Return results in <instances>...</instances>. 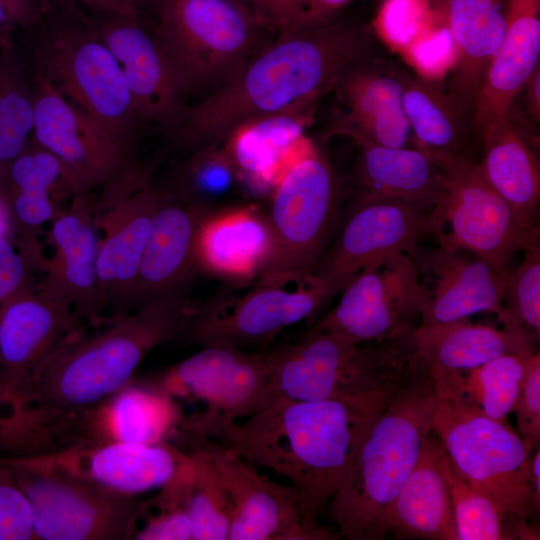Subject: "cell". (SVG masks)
Masks as SVG:
<instances>
[{"label":"cell","mask_w":540,"mask_h":540,"mask_svg":"<svg viewBox=\"0 0 540 540\" xmlns=\"http://www.w3.org/2000/svg\"><path fill=\"white\" fill-rule=\"evenodd\" d=\"M380 58L365 26L331 17L278 32L228 83L186 106L166 134L186 155L222 145L239 126L293 108H313L353 68Z\"/></svg>","instance_id":"1"},{"label":"cell","mask_w":540,"mask_h":540,"mask_svg":"<svg viewBox=\"0 0 540 540\" xmlns=\"http://www.w3.org/2000/svg\"><path fill=\"white\" fill-rule=\"evenodd\" d=\"M391 393L357 401H298L276 395L245 421L222 426L211 439L250 464L287 478L299 493L305 525L327 540L336 539L318 526V515L339 488L370 422Z\"/></svg>","instance_id":"2"},{"label":"cell","mask_w":540,"mask_h":540,"mask_svg":"<svg viewBox=\"0 0 540 540\" xmlns=\"http://www.w3.org/2000/svg\"><path fill=\"white\" fill-rule=\"evenodd\" d=\"M190 310L186 286L106 321L93 335L68 340L45 364L29 409L56 437L133 381L146 356L177 335Z\"/></svg>","instance_id":"3"},{"label":"cell","mask_w":540,"mask_h":540,"mask_svg":"<svg viewBox=\"0 0 540 540\" xmlns=\"http://www.w3.org/2000/svg\"><path fill=\"white\" fill-rule=\"evenodd\" d=\"M434 401L432 374L419 357L370 422L328 503L338 536L379 540L389 533L394 501L432 432Z\"/></svg>","instance_id":"4"},{"label":"cell","mask_w":540,"mask_h":540,"mask_svg":"<svg viewBox=\"0 0 540 540\" xmlns=\"http://www.w3.org/2000/svg\"><path fill=\"white\" fill-rule=\"evenodd\" d=\"M264 354L275 396L298 401L382 398L418 360L411 333L372 344L304 333L300 341Z\"/></svg>","instance_id":"5"},{"label":"cell","mask_w":540,"mask_h":540,"mask_svg":"<svg viewBox=\"0 0 540 540\" xmlns=\"http://www.w3.org/2000/svg\"><path fill=\"white\" fill-rule=\"evenodd\" d=\"M431 374L435 399L431 428L450 461L492 499L508 522L527 525L540 504L529 473L533 451L507 421L489 417L444 375Z\"/></svg>","instance_id":"6"},{"label":"cell","mask_w":540,"mask_h":540,"mask_svg":"<svg viewBox=\"0 0 540 540\" xmlns=\"http://www.w3.org/2000/svg\"><path fill=\"white\" fill-rule=\"evenodd\" d=\"M153 9L157 36L185 99L228 83L267 43V27L240 0H157Z\"/></svg>","instance_id":"7"},{"label":"cell","mask_w":540,"mask_h":540,"mask_svg":"<svg viewBox=\"0 0 540 540\" xmlns=\"http://www.w3.org/2000/svg\"><path fill=\"white\" fill-rule=\"evenodd\" d=\"M34 91V141L61 165L55 197L92 195L97 210L148 181L139 157L120 146L47 78L37 73Z\"/></svg>","instance_id":"8"},{"label":"cell","mask_w":540,"mask_h":540,"mask_svg":"<svg viewBox=\"0 0 540 540\" xmlns=\"http://www.w3.org/2000/svg\"><path fill=\"white\" fill-rule=\"evenodd\" d=\"M37 73L131 154L138 156L141 120L123 72L85 21L43 26L34 43Z\"/></svg>","instance_id":"9"},{"label":"cell","mask_w":540,"mask_h":540,"mask_svg":"<svg viewBox=\"0 0 540 540\" xmlns=\"http://www.w3.org/2000/svg\"><path fill=\"white\" fill-rule=\"evenodd\" d=\"M340 184L326 156L312 141L284 171L266 214L271 255L260 284H288L310 275L328 248L339 218Z\"/></svg>","instance_id":"10"},{"label":"cell","mask_w":540,"mask_h":540,"mask_svg":"<svg viewBox=\"0 0 540 540\" xmlns=\"http://www.w3.org/2000/svg\"><path fill=\"white\" fill-rule=\"evenodd\" d=\"M13 471L31 511L36 540L134 539L145 500L62 471L0 456Z\"/></svg>","instance_id":"11"},{"label":"cell","mask_w":540,"mask_h":540,"mask_svg":"<svg viewBox=\"0 0 540 540\" xmlns=\"http://www.w3.org/2000/svg\"><path fill=\"white\" fill-rule=\"evenodd\" d=\"M436 162L442 170V191L430 215L440 246L509 267L520 251L540 242L537 221L515 211L486 181L477 162Z\"/></svg>","instance_id":"12"},{"label":"cell","mask_w":540,"mask_h":540,"mask_svg":"<svg viewBox=\"0 0 540 540\" xmlns=\"http://www.w3.org/2000/svg\"><path fill=\"white\" fill-rule=\"evenodd\" d=\"M152 384L174 401L201 405L180 425L189 440L211 439L222 426L253 415L275 396L264 353L217 346L201 347Z\"/></svg>","instance_id":"13"},{"label":"cell","mask_w":540,"mask_h":540,"mask_svg":"<svg viewBox=\"0 0 540 540\" xmlns=\"http://www.w3.org/2000/svg\"><path fill=\"white\" fill-rule=\"evenodd\" d=\"M81 333L71 305L39 286L21 288L0 303V377L11 413L28 411L45 364Z\"/></svg>","instance_id":"14"},{"label":"cell","mask_w":540,"mask_h":540,"mask_svg":"<svg viewBox=\"0 0 540 540\" xmlns=\"http://www.w3.org/2000/svg\"><path fill=\"white\" fill-rule=\"evenodd\" d=\"M340 293L334 308L305 333L330 332L364 344L409 334L420 320L423 290L407 253L363 269Z\"/></svg>","instance_id":"15"},{"label":"cell","mask_w":540,"mask_h":540,"mask_svg":"<svg viewBox=\"0 0 540 540\" xmlns=\"http://www.w3.org/2000/svg\"><path fill=\"white\" fill-rule=\"evenodd\" d=\"M432 232L430 214L399 200L356 194L335 241L311 275L334 297L363 269L397 254L412 253Z\"/></svg>","instance_id":"16"},{"label":"cell","mask_w":540,"mask_h":540,"mask_svg":"<svg viewBox=\"0 0 540 540\" xmlns=\"http://www.w3.org/2000/svg\"><path fill=\"white\" fill-rule=\"evenodd\" d=\"M285 285L260 284L230 307L209 304L191 309L177 335L186 344L243 350L312 316L333 298L311 274L300 280L296 289Z\"/></svg>","instance_id":"17"},{"label":"cell","mask_w":540,"mask_h":540,"mask_svg":"<svg viewBox=\"0 0 540 540\" xmlns=\"http://www.w3.org/2000/svg\"><path fill=\"white\" fill-rule=\"evenodd\" d=\"M99 12L100 18L85 23L118 62L143 123H154L168 134L187 104L154 25L139 16Z\"/></svg>","instance_id":"18"},{"label":"cell","mask_w":540,"mask_h":540,"mask_svg":"<svg viewBox=\"0 0 540 540\" xmlns=\"http://www.w3.org/2000/svg\"><path fill=\"white\" fill-rule=\"evenodd\" d=\"M194 441L203 445L229 490L228 540H327L305 525L300 496L293 486L257 473L252 464L213 439Z\"/></svg>","instance_id":"19"},{"label":"cell","mask_w":540,"mask_h":540,"mask_svg":"<svg viewBox=\"0 0 540 540\" xmlns=\"http://www.w3.org/2000/svg\"><path fill=\"white\" fill-rule=\"evenodd\" d=\"M420 275L423 299L420 325L466 319L476 313L503 314L508 267H500L464 250L423 249L409 254Z\"/></svg>","instance_id":"20"},{"label":"cell","mask_w":540,"mask_h":540,"mask_svg":"<svg viewBox=\"0 0 540 540\" xmlns=\"http://www.w3.org/2000/svg\"><path fill=\"white\" fill-rule=\"evenodd\" d=\"M187 453L160 442L118 441L76 443L21 460L62 471L79 479L128 495L160 489L177 473Z\"/></svg>","instance_id":"21"},{"label":"cell","mask_w":540,"mask_h":540,"mask_svg":"<svg viewBox=\"0 0 540 540\" xmlns=\"http://www.w3.org/2000/svg\"><path fill=\"white\" fill-rule=\"evenodd\" d=\"M98 229L92 195L74 196L67 208L56 211L50 230L54 253L38 285L67 301L78 319L92 326L105 322L98 287Z\"/></svg>","instance_id":"22"},{"label":"cell","mask_w":540,"mask_h":540,"mask_svg":"<svg viewBox=\"0 0 540 540\" xmlns=\"http://www.w3.org/2000/svg\"><path fill=\"white\" fill-rule=\"evenodd\" d=\"M156 202V186L147 181L97 212V224L102 229L98 287L105 322L129 313Z\"/></svg>","instance_id":"23"},{"label":"cell","mask_w":540,"mask_h":540,"mask_svg":"<svg viewBox=\"0 0 540 540\" xmlns=\"http://www.w3.org/2000/svg\"><path fill=\"white\" fill-rule=\"evenodd\" d=\"M156 191L151 232L129 300V312L189 286L198 269L197 234L209 211L185 201L164 184L156 186Z\"/></svg>","instance_id":"24"},{"label":"cell","mask_w":540,"mask_h":540,"mask_svg":"<svg viewBox=\"0 0 540 540\" xmlns=\"http://www.w3.org/2000/svg\"><path fill=\"white\" fill-rule=\"evenodd\" d=\"M344 109L332 133L357 143L406 147L411 135L402 100L399 67L377 58L350 70L334 89Z\"/></svg>","instance_id":"25"},{"label":"cell","mask_w":540,"mask_h":540,"mask_svg":"<svg viewBox=\"0 0 540 540\" xmlns=\"http://www.w3.org/2000/svg\"><path fill=\"white\" fill-rule=\"evenodd\" d=\"M429 2L453 44L447 87L473 119L487 69L504 37L508 0Z\"/></svg>","instance_id":"26"},{"label":"cell","mask_w":540,"mask_h":540,"mask_svg":"<svg viewBox=\"0 0 540 540\" xmlns=\"http://www.w3.org/2000/svg\"><path fill=\"white\" fill-rule=\"evenodd\" d=\"M1 196L20 254L36 273H43L47 258L40 237L55 215V197L61 165L35 141L15 158L0 166Z\"/></svg>","instance_id":"27"},{"label":"cell","mask_w":540,"mask_h":540,"mask_svg":"<svg viewBox=\"0 0 540 540\" xmlns=\"http://www.w3.org/2000/svg\"><path fill=\"white\" fill-rule=\"evenodd\" d=\"M539 59L540 0H508L504 37L487 69L473 115L481 142L512 109Z\"/></svg>","instance_id":"28"},{"label":"cell","mask_w":540,"mask_h":540,"mask_svg":"<svg viewBox=\"0 0 540 540\" xmlns=\"http://www.w3.org/2000/svg\"><path fill=\"white\" fill-rule=\"evenodd\" d=\"M180 406L154 384L135 383L114 393L76 420V443L118 441L156 444L182 423Z\"/></svg>","instance_id":"29"},{"label":"cell","mask_w":540,"mask_h":540,"mask_svg":"<svg viewBox=\"0 0 540 540\" xmlns=\"http://www.w3.org/2000/svg\"><path fill=\"white\" fill-rule=\"evenodd\" d=\"M312 108H293L245 122L225 140L238 182L255 194L272 193L311 140L304 132Z\"/></svg>","instance_id":"30"},{"label":"cell","mask_w":540,"mask_h":540,"mask_svg":"<svg viewBox=\"0 0 540 540\" xmlns=\"http://www.w3.org/2000/svg\"><path fill=\"white\" fill-rule=\"evenodd\" d=\"M272 251V234L266 214L254 207L209 211L196 240L197 267L234 281L259 276Z\"/></svg>","instance_id":"31"},{"label":"cell","mask_w":540,"mask_h":540,"mask_svg":"<svg viewBox=\"0 0 540 540\" xmlns=\"http://www.w3.org/2000/svg\"><path fill=\"white\" fill-rule=\"evenodd\" d=\"M399 76L403 108L416 148L435 161L467 159L478 163L472 155L473 119L447 85L400 67Z\"/></svg>","instance_id":"32"},{"label":"cell","mask_w":540,"mask_h":540,"mask_svg":"<svg viewBox=\"0 0 540 540\" xmlns=\"http://www.w3.org/2000/svg\"><path fill=\"white\" fill-rule=\"evenodd\" d=\"M445 452L432 431L394 501L389 532L414 538L457 540L451 493L442 469Z\"/></svg>","instance_id":"33"},{"label":"cell","mask_w":540,"mask_h":540,"mask_svg":"<svg viewBox=\"0 0 540 540\" xmlns=\"http://www.w3.org/2000/svg\"><path fill=\"white\" fill-rule=\"evenodd\" d=\"M356 194L402 201L424 213L436 207L442 191V170L418 148L357 143Z\"/></svg>","instance_id":"34"},{"label":"cell","mask_w":540,"mask_h":540,"mask_svg":"<svg viewBox=\"0 0 540 540\" xmlns=\"http://www.w3.org/2000/svg\"><path fill=\"white\" fill-rule=\"evenodd\" d=\"M411 336L429 368L448 371H467L502 355L534 352L538 341L515 327L498 329L466 319L419 325Z\"/></svg>","instance_id":"35"},{"label":"cell","mask_w":540,"mask_h":540,"mask_svg":"<svg viewBox=\"0 0 540 540\" xmlns=\"http://www.w3.org/2000/svg\"><path fill=\"white\" fill-rule=\"evenodd\" d=\"M478 167L493 189L526 219L536 221L540 200L538 157L510 113L482 138Z\"/></svg>","instance_id":"36"},{"label":"cell","mask_w":540,"mask_h":540,"mask_svg":"<svg viewBox=\"0 0 540 540\" xmlns=\"http://www.w3.org/2000/svg\"><path fill=\"white\" fill-rule=\"evenodd\" d=\"M535 352L502 355L467 371L428 368L447 377L486 415L504 422Z\"/></svg>","instance_id":"37"},{"label":"cell","mask_w":540,"mask_h":540,"mask_svg":"<svg viewBox=\"0 0 540 540\" xmlns=\"http://www.w3.org/2000/svg\"><path fill=\"white\" fill-rule=\"evenodd\" d=\"M0 166L28 145L34 127V91L8 38L0 40Z\"/></svg>","instance_id":"38"},{"label":"cell","mask_w":540,"mask_h":540,"mask_svg":"<svg viewBox=\"0 0 540 540\" xmlns=\"http://www.w3.org/2000/svg\"><path fill=\"white\" fill-rule=\"evenodd\" d=\"M190 445L192 540H227L232 521L229 490L203 445L194 440Z\"/></svg>","instance_id":"39"},{"label":"cell","mask_w":540,"mask_h":540,"mask_svg":"<svg viewBox=\"0 0 540 540\" xmlns=\"http://www.w3.org/2000/svg\"><path fill=\"white\" fill-rule=\"evenodd\" d=\"M187 156L164 185L185 201L212 211L214 202L238 183L235 164L221 145Z\"/></svg>","instance_id":"40"},{"label":"cell","mask_w":540,"mask_h":540,"mask_svg":"<svg viewBox=\"0 0 540 540\" xmlns=\"http://www.w3.org/2000/svg\"><path fill=\"white\" fill-rule=\"evenodd\" d=\"M442 469L451 493L457 540L510 539L504 514L491 498L456 470L446 452Z\"/></svg>","instance_id":"41"},{"label":"cell","mask_w":540,"mask_h":540,"mask_svg":"<svg viewBox=\"0 0 540 540\" xmlns=\"http://www.w3.org/2000/svg\"><path fill=\"white\" fill-rule=\"evenodd\" d=\"M192 467L189 453L175 476L160 488L159 493L145 500L154 509L144 526L138 529L137 540H189L192 539L190 516V486Z\"/></svg>","instance_id":"42"},{"label":"cell","mask_w":540,"mask_h":540,"mask_svg":"<svg viewBox=\"0 0 540 540\" xmlns=\"http://www.w3.org/2000/svg\"><path fill=\"white\" fill-rule=\"evenodd\" d=\"M520 264L508 267L502 310L504 326L518 328L535 339L540 334V242L524 251Z\"/></svg>","instance_id":"43"},{"label":"cell","mask_w":540,"mask_h":540,"mask_svg":"<svg viewBox=\"0 0 540 540\" xmlns=\"http://www.w3.org/2000/svg\"><path fill=\"white\" fill-rule=\"evenodd\" d=\"M436 23L429 0H385L374 26L387 42L411 51Z\"/></svg>","instance_id":"44"},{"label":"cell","mask_w":540,"mask_h":540,"mask_svg":"<svg viewBox=\"0 0 540 540\" xmlns=\"http://www.w3.org/2000/svg\"><path fill=\"white\" fill-rule=\"evenodd\" d=\"M31 511L9 465L0 460V540H32Z\"/></svg>","instance_id":"45"},{"label":"cell","mask_w":540,"mask_h":540,"mask_svg":"<svg viewBox=\"0 0 540 540\" xmlns=\"http://www.w3.org/2000/svg\"><path fill=\"white\" fill-rule=\"evenodd\" d=\"M512 411L522 439L531 451L540 440V353L536 351L520 383Z\"/></svg>","instance_id":"46"},{"label":"cell","mask_w":540,"mask_h":540,"mask_svg":"<svg viewBox=\"0 0 540 540\" xmlns=\"http://www.w3.org/2000/svg\"><path fill=\"white\" fill-rule=\"evenodd\" d=\"M34 273L17 247L0 230V303L21 288L35 287Z\"/></svg>","instance_id":"47"},{"label":"cell","mask_w":540,"mask_h":540,"mask_svg":"<svg viewBox=\"0 0 540 540\" xmlns=\"http://www.w3.org/2000/svg\"><path fill=\"white\" fill-rule=\"evenodd\" d=\"M27 442V423L24 417L11 413L7 408L0 377V456L22 455L26 450Z\"/></svg>","instance_id":"48"},{"label":"cell","mask_w":540,"mask_h":540,"mask_svg":"<svg viewBox=\"0 0 540 540\" xmlns=\"http://www.w3.org/2000/svg\"><path fill=\"white\" fill-rule=\"evenodd\" d=\"M42 13L35 0H0V40L17 27L41 22Z\"/></svg>","instance_id":"49"},{"label":"cell","mask_w":540,"mask_h":540,"mask_svg":"<svg viewBox=\"0 0 540 540\" xmlns=\"http://www.w3.org/2000/svg\"><path fill=\"white\" fill-rule=\"evenodd\" d=\"M523 89L526 91L528 111L536 123L540 122V65L533 71ZM522 89V90H523Z\"/></svg>","instance_id":"50"},{"label":"cell","mask_w":540,"mask_h":540,"mask_svg":"<svg viewBox=\"0 0 540 540\" xmlns=\"http://www.w3.org/2000/svg\"><path fill=\"white\" fill-rule=\"evenodd\" d=\"M352 0H306L310 17L314 21H321L331 17L337 10Z\"/></svg>","instance_id":"51"},{"label":"cell","mask_w":540,"mask_h":540,"mask_svg":"<svg viewBox=\"0 0 540 540\" xmlns=\"http://www.w3.org/2000/svg\"><path fill=\"white\" fill-rule=\"evenodd\" d=\"M119 3L129 7L133 11L137 13H141L142 10L147 9L149 7H154L157 0H116Z\"/></svg>","instance_id":"52"}]
</instances>
